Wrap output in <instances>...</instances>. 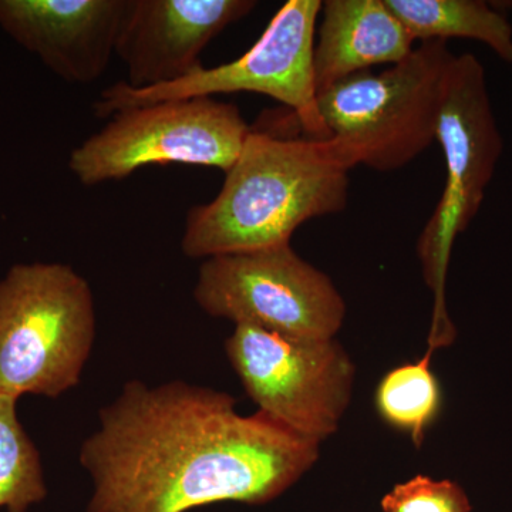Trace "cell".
Returning a JSON list of instances; mask_svg holds the SVG:
<instances>
[{
    "label": "cell",
    "mask_w": 512,
    "mask_h": 512,
    "mask_svg": "<svg viewBox=\"0 0 512 512\" xmlns=\"http://www.w3.org/2000/svg\"><path fill=\"white\" fill-rule=\"evenodd\" d=\"M128 0H0V28L64 82H96L116 55Z\"/></svg>",
    "instance_id": "11"
},
{
    "label": "cell",
    "mask_w": 512,
    "mask_h": 512,
    "mask_svg": "<svg viewBox=\"0 0 512 512\" xmlns=\"http://www.w3.org/2000/svg\"><path fill=\"white\" fill-rule=\"evenodd\" d=\"M249 133L235 104L212 97L161 101L113 114L74 148L69 168L87 187L123 180L150 165H197L227 173Z\"/></svg>",
    "instance_id": "6"
},
{
    "label": "cell",
    "mask_w": 512,
    "mask_h": 512,
    "mask_svg": "<svg viewBox=\"0 0 512 512\" xmlns=\"http://www.w3.org/2000/svg\"><path fill=\"white\" fill-rule=\"evenodd\" d=\"M436 141L443 150L446 184L436 210L417 242L424 282L434 305L426 353L447 348L457 330L447 311L446 284L451 251L480 211L504 141L495 121L483 64L470 53L454 56L448 69Z\"/></svg>",
    "instance_id": "3"
},
{
    "label": "cell",
    "mask_w": 512,
    "mask_h": 512,
    "mask_svg": "<svg viewBox=\"0 0 512 512\" xmlns=\"http://www.w3.org/2000/svg\"><path fill=\"white\" fill-rule=\"evenodd\" d=\"M192 295L212 318L292 338L335 339L346 316L332 279L291 244L204 259Z\"/></svg>",
    "instance_id": "8"
},
{
    "label": "cell",
    "mask_w": 512,
    "mask_h": 512,
    "mask_svg": "<svg viewBox=\"0 0 512 512\" xmlns=\"http://www.w3.org/2000/svg\"><path fill=\"white\" fill-rule=\"evenodd\" d=\"M18 400L0 394V508L26 512L47 495L42 458L22 426Z\"/></svg>",
    "instance_id": "15"
},
{
    "label": "cell",
    "mask_w": 512,
    "mask_h": 512,
    "mask_svg": "<svg viewBox=\"0 0 512 512\" xmlns=\"http://www.w3.org/2000/svg\"><path fill=\"white\" fill-rule=\"evenodd\" d=\"M349 170L329 138L251 130L217 197L188 212L181 249L208 259L291 244L305 222L345 210Z\"/></svg>",
    "instance_id": "2"
},
{
    "label": "cell",
    "mask_w": 512,
    "mask_h": 512,
    "mask_svg": "<svg viewBox=\"0 0 512 512\" xmlns=\"http://www.w3.org/2000/svg\"><path fill=\"white\" fill-rule=\"evenodd\" d=\"M225 353L258 412L318 443L339 430L352 402L356 366L338 340L235 325Z\"/></svg>",
    "instance_id": "9"
},
{
    "label": "cell",
    "mask_w": 512,
    "mask_h": 512,
    "mask_svg": "<svg viewBox=\"0 0 512 512\" xmlns=\"http://www.w3.org/2000/svg\"><path fill=\"white\" fill-rule=\"evenodd\" d=\"M414 42L453 37L484 43L512 63V25L500 10L483 0H386Z\"/></svg>",
    "instance_id": "13"
},
{
    "label": "cell",
    "mask_w": 512,
    "mask_h": 512,
    "mask_svg": "<svg viewBox=\"0 0 512 512\" xmlns=\"http://www.w3.org/2000/svg\"><path fill=\"white\" fill-rule=\"evenodd\" d=\"M454 56L444 40L421 42L384 72L352 74L318 94L326 136L350 170H399L436 141L441 93Z\"/></svg>",
    "instance_id": "5"
},
{
    "label": "cell",
    "mask_w": 512,
    "mask_h": 512,
    "mask_svg": "<svg viewBox=\"0 0 512 512\" xmlns=\"http://www.w3.org/2000/svg\"><path fill=\"white\" fill-rule=\"evenodd\" d=\"M313 52L316 94L379 64H399L413 37L386 0H326Z\"/></svg>",
    "instance_id": "12"
},
{
    "label": "cell",
    "mask_w": 512,
    "mask_h": 512,
    "mask_svg": "<svg viewBox=\"0 0 512 512\" xmlns=\"http://www.w3.org/2000/svg\"><path fill=\"white\" fill-rule=\"evenodd\" d=\"M380 417L389 426L412 437L421 447L426 431L439 416L441 390L431 370V357L394 367L380 380L375 394Z\"/></svg>",
    "instance_id": "14"
},
{
    "label": "cell",
    "mask_w": 512,
    "mask_h": 512,
    "mask_svg": "<svg viewBox=\"0 0 512 512\" xmlns=\"http://www.w3.org/2000/svg\"><path fill=\"white\" fill-rule=\"evenodd\" d=\"M383 512H471L470 498L460 484L427 476L394 485L384 495Z\"/></svg>",
    "instance_id": "16"
},
{
    "label": "cell",
    "mask_w": 512,
    "mask_h": 512,
    "mask_svg": "<svg viewBox=\"0 0 512 512\" xmlns=\"http://www.w3.org/2000/svg\"><path fill=\"white\" fill-rule=\"evenodd\" d=\"M320 443L231 394L181 380H130L80 447L93 483L87 512H188L217 503L265 504L316 463Z\"/></svg>",
    "instance_id": "1"
},
{
    "label": "cell",
    "mask_w": 512,
    "mask_h": 512,
    "mask_svg": "<svg viewBox=\"0 0 512 512\" xmlns=\"http://www.w3.org/2000/svg\"><path fill=\"white\" fill-rule=\"evenodd\" d=\"M320 0H289L269 22L254 46L234 62L198 67L184 79L163 86L133 89L113 84L94 103V114L109 119L119 111L161 101L256 93L278 100L295 111L303 130L316 140H328L318 113L313 52L322 12Z\"/></svg>",
    "instance_id": "7"
},
{
    "label": "cell",
    "mask_w": 512,
    "mask_h": 512,
    "mask_svg": "<svg viewBox=\"0 0 512 512\" xmlns=\"http://www.w3.org/2000/svg\"><path fill=\"white\" fill-rule=\"evenodd\" d=\"M94 339L92 288L72 266L19 264L0 279V394L69 392L82 382Z\"/></svg>",
    "instance_id": "4"
},
{
    "label": "cell",
    "mask_w": 512,
    "mask_h": 512,
    "mask_svg": "<svg viewBox=\"0 0 512 512\" xmlns=\"http://www.w3.org/2000/svg\"><path fill=\"white\" fill-rule=\"evenodd\" d=\"M254 0H128L116 56L133 89L184 79L202 66L200 55L232 23L256 8Z\"/></svg>",
    "instance_id": "10"
}]
</instances>
